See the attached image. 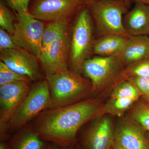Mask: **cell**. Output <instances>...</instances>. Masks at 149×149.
<instances>
[{"label": "cell", "mask_w": 149, "mask_h": 149, "mask_svg": "<svg viewBox=\"0 0 149 149\" xmlns=\"http://www.w3.org/2000/svg\"><path fill=\"white\" fill-rule=\"evenodd\" d=\"M30 81H17L0 86L1 137L7 130L8 123L14 113L28 95Z\"/></svg>", "instance_id": "obj_9"}, {"label": "cell", "mask_w": 149, "mask_h": 149, "mask_svg": "<svg viewBox=\"0 0 149 149\" xmlns=\"http://www.w3.org/2000/svg\"><path fill=\"white\" fill-rule=\"evenodd\" d=\"M46 79L49 88L52 108L81 101L93 92L91 81L71 70L46 74Z\"/></svg>", "instance_id": "obj_2"}, {"label": "cell", "mask_w": 149, "mask_h": 149, "mask_svg": "<svg viewBox=\"0 0 149 149\" xmlns=\"http://www.w3.org/2000/svg\"><path fill=\"white\" fill-rule=\"evenodd\" d=\"M127 4H128V6L129 8L130 7V6H131V4L132 3V2L131 0H125Z\"/></svg>", "instance_id": "obj_34"}, {"label": "cell", "mask_w": 149, "mask_h": 149, "mask_svg": "<svg viewBox=\"0 0 149 149\" xmlns=\"http://www.w3.org/2000/svg\"><path fill=\"white\" fill-rule=\"evenodd\" d=\"M123 18L124 28L131 36L149 35V5L136 2Z\"/></svg>", "instance_id": "obj_14"}, {"label": "cell", "mask_w": 149, "mask_h": 149, "mask_svg": "<svg viewBox=\"0 0 149 149\" xmlns=\"http://www.w3.org/2000/svg\"><path fill=\"white\" fill-rule=\"evenodd\" d=\"M147 135V140H148V146L149 147V136H148V135Z\"/></svg>", "instance_id": "obj_36"}, {"label": "cell", "mask_w": 149, "mask_h": 149, "mask_svg": "<svg viewBox=\"0 0 149 149\" xmlns=\"http://www.w3.org/2000/svg\"><path fill=\"white\" fill-rule=\"evenodd\" d=\"M44 146L41 137L32 128L21 132L14 142L11 149H43Z\"/></svg>", "instance_id": "obj_18"}, {"label": "cell", "mask_w": 149, "mask_h": 149, "mask_svg": "<svg viewBox=\"0 0 149 149\" xmlns=\"http://www.w3.org/2000/svg\"><path fill=\"white\" fill-rule=\"evenodd\" d=\"M128 38L115 34L101 36L95 40L92 54L102 57L116 55L124 47Z\"/></svg>", "instance_id": "obj_16"}, {"label": "cell", "mask_w": 149, "mask_h": 149, "mask_svg": "<svg viewBox=\"0 0 149 149\" xmlns=\"http://www.w3.org/2000/svg\"><path fill=\"white\" fill-rule=\"evenodd\" d=\"M52 101L47 80H40L31 86L28 95L8 123L7 128L19 129L42 112L52 108Z\"/></svg>", "instance_id": "obj_6"}, {"label": "cell", "mask_w": 149, "mask_h": 149, "mask_svg": "<svg viewBox=\"0 0 149 149\" xmlns=\"http://www.w3.org/2000/svg\"><path fill=\"white\" fill-rule=\"evenodd\" d=\"M68 22H52L45 27L43 34L41 54L44 53L50 45L68 33Z\"/></svg>", "instance_id": "obj_17"}, {"label": "cell", "mask_w": 149, "mask_h": 149, "mask_svg": "<svg viewBox=\"0 0 149 149\" xmlns=\"http://www.w3.org/2000/svg\"><path fill=\"white\" fill-rule=\"evenodd\" d=\"M109 1V0H81L84 5L87 6L89 4L93 3L100 2L104 1Z\"/></svg>", "instance_id": "obj_28"}, {"label": "cell", "mask_w": 149, "mask_h": 149, "mask_svg": "<svg viewBox=\"0 0 149 149\" xmlns=\"http://www.w3.org/2000/svg\"><path fill=\"white\" fill-rule=\"evenodd\" d=\"M92 22L90 10L84 5L77 13L70 40V70L79 74L83 71L84 62L92 54L95 41Z\"/></svg>", "instance_id": "obj_3"}, {"label": "cell", "mask_w": 149, "mask_h": 149, "mask_svg": "<svg viewBox=\"0 0 149 149\" xmlns=\"http://www.w3.org/2000/svg\"><path fill=\"white\" fill-rule=\"evenodd\" d=\"M111 149H112V148H111Z\"/></svg>", "instance_id": "obj_37"}, {"label": "cell", "mask_w": 149, "mask_h": 149, "mask_svg": "<svg viewBox=\"0 0 149 149\" xmlns=\"http://www.w3.org/2000/svg\"><path fill=\"white\" fill-rule=\"evenodd\" d=\"M83 6L81 0H34L29 13L41 21L69 22Z\"/></svg>", "instance_id": "obj_8"}, {"label": "cell", "mask_w": 149, "mask_h": 149, "mask_svg": "<svg viewBox=\"0 0 149 149\" xmlns=\"http://www.w3.org/2000/svg\"><path fill=\"white\" fill-rule=\"evenodd\" d=\"M112 149H127L123 148L120 145H118L117 143L113 141L112 146Z\"/></svg>", "instance_id": "obj_29"}, {"label": "cell", "mask_w": 149, "mask_h": 149, "mask_svg": "<svg viewBox=\"0 0 149 149\" xmlns=\"http://www.w3.org/2000/svg\"><path fill=\"white\" fill-rule=\"evenodd\" d=\"M70 40L68 33L52 43L39 59L46 74L68 69Z\"/></svg>", "instance_id": "obj_11"}, {"label": "cell", "mask_w": 149, "mask_h": 149, "mask_svg": "<svg viewBox=\"0 0 149 149\" xmlns=\"http://www.w3.org/2000/svg\"><path fill=\"white\" fill-rule=\"evenodd\" d=\"M16 15L14 32L11 35L13 40L19 47L34 55L39 59L45 28L44 23L29 12L16 13Z\"/></svg>", "instance_id": "obj_7"}, {"label": "cell", "mask_w": 149, "mask_h": 149, "mask_svg": "<svg viewBox=\"0 0 149 149\" xmlns=\"http://www.w3.org/2000/svg\"><path fill=\"white\" fill-rule=\"evenodd\" d=\"M61 149H71L70 148H68V146H63Z\"/></svg>", "instance_id": "obj_35"}, {"label": "cell", "mask_w": 149, "mask_h": 149, "mask_svg": "<svg viewBox=\"0 0 149 149\" xmlns=\"http://www.w3.org/2000/svg\"><path fill=\"white\" fill-rule=\"evenodd\" d=\"M131 116L145 131L149 132V107L146 104H138L131 112Z\"/></svg>", "instance_id": "obj_23"}, {"label": "cell", "mask_w": 149, "mask_h": 149, "mask_svg": "<svg viewBox=\"0 0 149 149\" xmlns=\"http://www.w3.org/2000/svg\"><path fill=\"white\" fill-rule=\"evenodd\" d=\"M1 61L19 74L27 76L31 81H38L42 78L38 58L22 49H9L1 51Z\"/></svg>", "instance_id": "obj_10"}, {"label": "cell", "mask_w": 149, "mask_h": 149, "mask_svg": "<svg viewBox=\"0 0 149 149\" xmlns=\"http://www.w3.org/2000/svg\"><path fill=\"white\" fill-rule=\"evenodd\" d=\"M15 20L13 14L9 9L3 0L0 1V26L11 35L14 32Z\"/></svg>", "instance_id": "obj_24"}, {"label": "cell", "mask_w": 149, "mask_h": 149, "mask_svg": "<svg viewBox=\"0 0 149 149\" xmlns=\"http://www.w3.org/2000/svg\"><path fill=\"white\" fill-rule=\"evenodd\" d=\"M141 96V93L134 84L129 80H125L113 87L110 98H128L136 101Z\"/></svg>", "instance_id": "obj_19"}, {"label": "cell", "mask_w": 149, "mask_h": 149, "mask_svg": "<svg viewBox=\"0 0 149 149\" xmlns=\"http://www.w3.org/2000/svg\"><path fill=\"white\" fill-rule=\"evenodd\" d=\"M133 99L125 97L111 98L102 109V113L112 115H121L136 102Z\"/></svg>", "instance_id": "obj_20"}, {"label": "cell", "mask_w": 149, "mask_h": 149, "mask_svg": "<svg viewBox=\"0 0 149 149\" xmlns=\"http://www.w3.org/2000/svg\"><path fill=\"white\" fill-rule=\"evenodd\" d=\"M46 149H58L57 146L56 144L51 145V146L48 147Z\"/></svg>", "instance_id": "obj_32"}, {"label": "cell", "mask_w": 149, "mask_h": 149, "mask_svg": "<svg viewBox=\"0 0 149 149\" xmlns=\"http://www.w3.org/2000/svg\"><path fill=\"white\" fill-rule=\"evenodd\" d=\"M100 109L96 99L49 109L37 116L32 128L40 137L65 146L74 141L82 126L98 116Z\"/></svg>", "instance_id": "obj_1"}, {"label": "cell", "mask_w": 149, "mask_h": 149, "mask_svg": "<svg viewBox=\"0 0 149 149\" xmlns=\"http://www.w3.org/2000/svg\"><path fill=\"white\" fill-rule=\"evenodd\" d=\"M86 6L95 22L99 37L108 34L131 37L123 24V16L129 8L125 0H109Z\"/></svg>", "instance_id": "obj_4"}, {"label": "cell", "mask_w": 149, "mask_h": 149, "mask_svg": "<svg viewBox=\"0 0 149 149\" xmlns=\"http://www.w3.org/2000/svg\"><path fill=\"white\" fill-rule=\"evenodd\" d=\"M145 131L138 123L126 120L113 132V141L127 149H149Z\"/></svg>", "instance_id": "obj_12"}, {"label": "cell", "mask_w": 149, "mask_h": 149, "mask_svg": "<svg viewBox=\"0 0 149 149\" xmlns=\"http://www.w3.org/2000/svg\"><path fill=\"white\" fill-rule=\"evenodd\" d=\"M31 0H5L8 5L16 13L29 12V5Z\"/></svg>", "instance_id": "obj_27"}, {"label": "cell", "mask_w": 149, "mask_h": 149, "mask_svg": "<svg viewBox=\"0 0 149 149\" xmlns=\"http://www.w3.org/2000/svg\"><path fill=\"white\" fill-rule=\"evenodd\" d=\"M123 75L125 80L133 77H149V57L125 66Z\"/></svg>", "instance_id": "obj_21"}, {"label": "cell", "mask_w": 149, "mask_h": 149, "mask_svg": "<svg viewBox=\"0 0 149 149\" xmlns=\"http://www.w3.org/2000/svg\"><path fill=\"white\" fill-rule=\"evenodd\" d=\"M116 56L125 67L149 57V36L129 37L120 52Z\"/></svg>", "instance_id": "obj_15"}, {"label": "cell", "mask_w": 149, "mask_h": 149, "mask_svg": "<svg viewBox=\"0 0 149 149\" xmlns=\"http://www.w3.org/2000/svg\"><path fill=\"white\" fill-rule=\"evenodd\" d=\"M0 149H9V148L5 144L1 143H0Z\"/></svg>", "instance_id": "obj_31"}, {"label": "cell", "mask_w": 149, "mask_h": 149, "mask_svg": "<svg viewBox=\"0 0 149 149\" xmlns=\"http://www.w3.org/2000/svg\"><path fill=\"white\" fill-rule=\"evenodd\" d=\"M144 98L146 100V104L149 107V96L147 97Z\"/></svg>", "instance_id": "obj_33"}, {"label": "cell", "mask_w": 149, "mask_h": 149, "mask_svg": "<svg viewBox=\"0 0 149 149\" xmlns=\"http://www.w3.org/2000/svg\"><path fill=\"white\" fill-rule=\"evenodd\" d=\"M113 131L111 119L100 118L89 128L85 143L88 149H111L113 142Z\"/></svg>", "instance_id": "obj_13"}, {"label": "cell", "mask_w": 149, "mask_h": 149, "mask_svg": "<svg viewBox=\"0 0 149 149\" xmlns=\"http://www.w3.org/2000/svg\"><path fill=\"white\" fill-rule=\"evenodd\" d=\"M125 66L116 56H96L88 58L83 64V71L91 81L93 92L110 86H116L125 80L123 75Z\"/></svg>", "instance_id": "obj_5"}, {"label": "cell", "mask_w": 149, "mask_h": 149, "mask_svg": "<svg viewBox=\"0 0 149 149\" xmlns=\"http://www.w3.org/2000/svg\"><path fill=\"white\" fill-rule=\"evenodd\" d=\"M21 49L14 42L11 35L0 28V52L9 49Z\"/></svg>", "instance_id": "obj_26"}, {"label": "cell", "mask_w": 149, "mask_h": 149, "mask_svg": "<svg viewBox=\"0 0 149 149\" xmlns=\"http://www.w3.org/2000/svg\"><path fill=\"white\" fill-rule=\"evenodd\" d=\"M20 81H31L25 75L14 71L2 61H0V86Z\"/></svg>", "instance_id": "obj_22"}, {"label": "cell", "mask_w": 149, "mask_h": 149, "mask_svg": "<svg viewBox=\"0 0 149 149\" xmlns=\"http://www.w3.org/2000/svg\"><path fill=\"white\" fill-rule=\"evenodd\" d=\"M132 2H140L149 5V0H131Z\"/></svg>", "instance_id": "obj_30"}, {"label": "cell", "mask_w": 149, "mask_h": 149, "mask_svg": "<svg viewBox=\"0 0 149 149\" xmlns=\"http://www.w3.org/2000/svg\"><path fill=\"white\" fill-rule=\"evenodd\" d=\"M126 80L133 83L144 98L149 96V77H133Z\"/></svg>", "instance_id": "obj_25"}]
</instances>
